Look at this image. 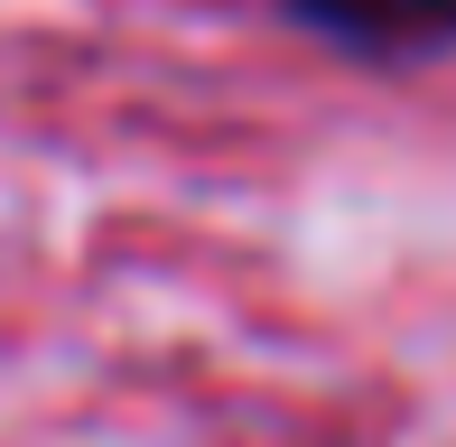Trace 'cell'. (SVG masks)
I'll return each instance as SVG.
<instances>
[{
  "instance_id": "cell-1",
  "label": "cell",
  "mask_w": 456,
  "mask_h": 447,
  "mask_svg": "<svg viewBox=\"0 0 456 447\" xmlns=\"http://www.w3.org/2000/svg\"><path fill=\"white\" fill-rule=\"evenodd\" d=\"M271 19L363 75H428L456 56V0H271Z\"/></svg>"
}]
</instances>
